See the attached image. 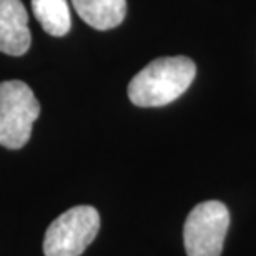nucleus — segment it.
Returning a JSON list of instances; mask_svg holds the SVG:
<instances>
[{
	"mask_svg": "<svg viewBox=\"0 0 256 256\" xmlns=\"http://www.w3.org/2000/svg\"><path fill=\"white\" fill-rule=\"evenodd\" d=\"M196 75V65L192 58L162 57L148 64L128 84V98L133 105L165 106L182 96Z\"/></svg>",
	"mask_w": 256,
	"mask_h": 256,
	"instance_id": "f257e3e1",
	"label": "nucleus"
},
{
	"mask_svg": "<svg viewBox=\"0 0 256 256\" xmlns=\"http://www.w3.org/2000/svg\"><path fill=\"white\" fill-rule=\"evenodd\" d=\"M38 115L40 102L25 82H0V145L8 150L27 145Z\"/></svg>",
	"mask_w": 256,
	"mask_h": 256,
	"instance_id": "f03ea898",
	"label": "nucleus"
},
{
	"mask_svg": "<svg viewBox=\"0 0 256 256\" xmlns=\"http://www.w3.org/2000/svg\"><path fill=\"white\" fill-rule=\"evenodd\" d=\"M100 214L94 206L80 204L50 223L44 238L45 256H80L96 238Z\"/></svg>",
	"mask_w": 256,
	"mask_h": 256,
	"instance_id": "7ed1b4c3",
	"label": "nucleus"
},
{
	"mask_svg": "<svg viewBox=\"0 0 256 256\" xmlns=\"http://www.w3.org/2000/svg\"><path fill=\"white\" fill-rule=\"evenodd\" d=\"M230 226V212L222 202L210 200L196 204L183 228L188 256H220Z\"/></svg>",
	"mask_w": 256,
	"mask_h": 256,
	"instance_id": "20e7f679",
	"label": "nucleus"
},
{
	"mask_svg": "<svg viewBox=\"0 0 256 256\" xmlns=\"http://www.w3.org/2000/svg\"><path fill=\"white\" fill-rule=\"evenodd\" d=\"M28 14L22 0H0V52L20 57L30 48Z\"/></svg>",
	"mask_w": 256,
	"mask_h": 256,
	"instance_id": "39448f33",
	"label": "nucleus"
},
{
	"mask_svg": "<svg viewBox=\"0 0 256 256\" xmlns=\"http://www.w3.org/2000/svg\"><path fill=\"white\" fill-rule=\"evenodd\" d=\"M75 12L95 30H110L124 22L126 0H72Z\"/></svg>",
	"mask_w": 256,
	"mask_h": 256,
	"instance_id": "423d86ee",
	"label": "nucleus"
},
{
	"mask_svg": "<svg viewBox=\"0 0 256 256\" xmlns=\"http://www.w3.org/2000/svg\"><path fill=\"white\" fill-rule=\"evenodd\" d=\"M32 12L48 35L64 37L68 34L72 25L68 0H32Z\"/></svg>",
	"mask_w": 256,
	"mask_h": 256,
	"instance_id": "0eeeda50",
	"label": "nucleus"
}]
</instances>
